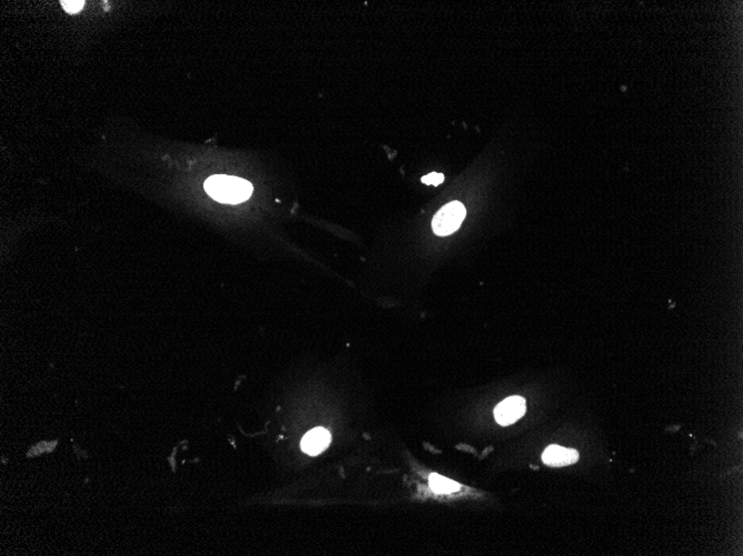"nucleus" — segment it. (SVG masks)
Listing matches in <instances>:
<instances>
[{"label": "nucleus", "mask_w": 743, "mask_h": 556, "mask_svg": "<svg viewBox=\"0 0 743 556\" xmlns=\"http://www.w3.org/2000/svg\"><path fill=\"white\" fill-rule=\"evenodd\" d=\"M331 434L323 428H316L305 434L300 442V448L310 456H317L327 450L331 443Z\"/></svg>", "instance_id": "obj_5"}, {"label": "nucleus", "mask_w": 743, "mask_h": 556, "mask_svg": "<svg viewBox=\"0 0 743 556\" xmlns=\"http://www.w3.org/2000/svg\"><path fill=\"white\" fill-rule=\"evenodd\" d=\"M542 460L544 463L552 468H561L577 463L579 461V452L573 448L550 446L544 451Z\"/></svg>", "instance_id": "obj_4"}, {"label": "nucleus", "mask_w": 743, "mask_h": 556, "mask_svg": "<svg viewBox=\"0 0 743 556\" xmlns=\"http://www.w3.org/2000/svg\"><path fill=\"white\" fill-rule=\"evenodd\" d=\"M443 173H429L428 175H425V177H423L422 178V183H425V185H436H436H441V183H443Z\"/></svg>", "instance_id": "obj_8"}, {"label": "nucleus", "mask_w": 743, "mask_h": 556, "mask_svg": "<svg viewBox=\"0 0 743 556\" xmlns=\"http://www.w3.org/2000/svg\"><path fill=\"white\" fill-rule=\"evenodd\" d=\"M204 188L214 200L222 204H241L253 193V185L249 181L232 175H212L205 181Z\"/></svg>", "instance_id": "obj_1"}, {"label": "nucleus", "mask_w": 743, "mask_h": 556, "mask_svg": "<svg viewBox=\"0 0 743 556\" xmlns=\"http://www.w3.org/2000/svg\"><path fill=\"white\" fill-rule=\"evenodd\" d=\"M466 216V209L460 201H453L438 210L432 220V228L438 236L452 235L458 228Z\"/></svg>", "instance_id": "obj_2"}, {"label": "nucleus", "mask_w": 743, "mask_h": 556, "mask_svg": "<svg viewBox=\"0 0 743 556\" xmlns=\"http://www.w3.org/2000/svg\"><path fill=\"white\" fill-rule=\"evenodd\" d=\"M60 4H62V7H64V9H65V11H67V13H78V11H81V9H83L84 4H85V1H75V0H70V1H66V0H62V3Z\"/></svg>", "instance_id": "obj_7"}, {"label": "nucleus", "mask_w": 743, "mask_h": 556, "mask_svg": "<svg viewBox=\"0 0 743 556\" xmlns=\"http://www.w3.org/2000/svg\"><path fill=\"white\" fill-rule=\"evenodd\" d=\"M429 481H430L431 489L436 493L450 494V493L456 492L461 487L455 481H452L448 477H441L436 473L431 474Z\"/></svg>", "instance_id": "obj_6"}, {"label": "nucleus", "mask_w": 743, "mask_h": 556, "mask_svg": "<svg viewBox=\"0 0 743 556\" xmlns=\"http://www.w3.org/2000/svg\"><path fill=\"white\" fill-rule=\"evenodd\" d=\"M526 400L522 397H510L501 402L494 410L495 420L506 427L513 424L526 415Z\"/></svg>", "instance_id": "obj_3"}]
</instances>
